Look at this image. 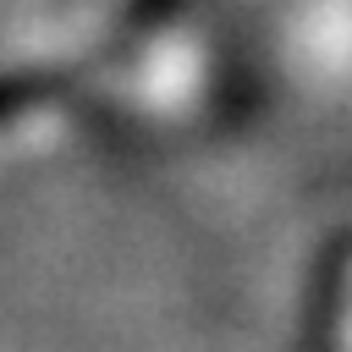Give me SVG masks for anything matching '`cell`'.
I'll return each instance as SVG.
<instances>
[]
</instances>
